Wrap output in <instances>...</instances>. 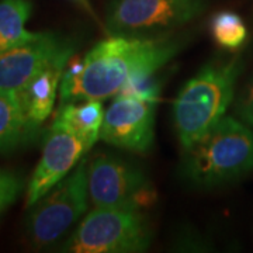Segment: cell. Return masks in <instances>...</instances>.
<instances>
[{
    "label": "cell",
    "instance_id": "1",
    "mask_svg": "<svg viewBox=\"0 0 253 253\" xmlns=\"http://www.w3.org/2000/svg\"><path fill=\"white\" fill-rule=\"evenodd\" d=\"M177 49L176 42L152 37L114 36L103 40L83 58L81 72L63 71L61 104L117 96L131 78L156 73Z\"/></svg>",
    "mask_w": 253,
    "mask_h": 253
},
{
    "label": "cell",
    "instance_id": "2",
    "mask_svg": "<svg viewBox=\"0 0 253 253\" xmlns=\"http://www.w3.org/2000/svg\"><path fill=\"white\" fill-rule=\"evenodd\" d=\"M239 71L236 59L208 63L181 87L173 101V126L183 149L225 117L234 100Z\"/></svg>",
    "mask_w": 253,
    "mask_h": 253
},
{
    "label": "cell",
    "instance_id": "3",
    "mask_svg": "<svg viewBox=\"0 0 253 253\" xmlns=\"http://www.w3.org/2000/svg\"><path fill=\"white\" fill-rule=\"evenodd\" d=\"M252 172L253 129L234 117H222L184 149L183 174L201 187L217 186Z\"/></svg>",
    "mask_w": 253,
    "mask_h": 253
},
{
    "label": "cell",
    "instance_id": "4",
    "mask_svg": "<svg viewBox=\"0 0 253 253\" xmlns=\"http://www.w3.org/2000/svg\"><path fill=\"white\" fill-rule=\"evenodd\" d=\"M151 229L138 208L93 207L71 238L63 252L136 253L151 244Z\"/></svg>",
    "mask_w": 253,
    "mask_h": 253
},
{
    "label": "cell",
    "instance_id": "5",
    "mask_svg": "<svg viewBox=\"0 0 253 253\" xmlns=\"http://www.w3.org/2000/svg\"><path fill=\"white\" fill-rule=\"evenodd\" d=\"M87 159L46 193L33 206L27 221V235L37 249L49 248L62 238L75 224L82 221L89 204Z\"/></svg>",
    "mask_w": 253,
    "mask_h": 253
},
{
    "label": "cell",
    "instance_id": "6",
    "mask_svg": "<svg viewBox=\"0 0 253 253\" xmlns=\"http://www.w3.org/2000/svg\"><path fill=\"white\" fill-rule=\"evenodd\" d=\"M89 199L93 207H146L156 200V193L135 165L116 156L97 155L87 166Z\"/></svg>",
    "mask_w": 253,
    "mask_h": 253
},
{
    "label": "cell",
    "instance_id": "7",
    "mask_svg": "<svg viewBox=\"0 0 253 253\" xmlns=\"http://www.w3.org/2000/svg\"><path fill=\"white\" fill-rule=\"evenodd\" d=\"M204 7V0H113L106 24L114 36L146 37L184 26Z\"/></svg>",
    "mask_w": 253,
    "mask_h": 253
},
{
    "label": "cell",
    "instance_id": "8",
    "mask_svg": "<svg viewBox=\"0 0 253 253\" xmlns=\"http://www.w3.org/2000/svg\"><path fill=\"white\" fill-rule=\"evenodd\" d=\"M156 101L117 94L104 111L100 138L132 152H146L154 142Z\"/></svg>",
    "mask_w": 253,
    "mask_h": 253
},
{
    "label": "cell",
    "instance_id": "9",
    "mask_svg": "<svg viewBox=\"0 0 253 253\" xmlns=\"http://www.w3.org/2000/svg\"><path fill=\"white\" fill-rule=\"evenodd\" d=\"M72 48L56 34L38 33L31 41L0 52V91L18 93L56 56Z\"/></svg>",
    "mask_w": 253,
    "mask_h": 253
},
{
    "label": "cell",
    "instance_id": "10",
    "mask_svg": "<svg viewBox=\"0 0 253 253\" xmlns=\"http://www.w3.org/2000/svg\"><path fill=\"white\" fill-rule=\"evenodd\" d=\"M87 151L89 148L81 138L65 129L51 126L41 159L28 183L27 207H33L55 184L66 177Z\"/></svg>",
    "mask_w": 253,
    "mask_h": 253
},
{
    "label": "cell",
    "instance_id": "11",
    "mask_svg": "<svg viewBox=\"0 0 253 253\" xmlns=\"http://www.w3.org/2000/svg\"><path fill=\"white\" fill-rule=\"evenodd\" d=\"M72 49L65 51L56 56L52 62L38 72L27 84L17 93L20 104L26 117L33 128H38L51 114L56 99V90L62 81V75L69 59L72 58Z\"/></svg>",
    "mask_w": 253,
    "mask_h": 253
},
{
    "label": "cell",
    "instance_id": "12",
    "mask_svg": "<svg viewBox=\"0 0 253 253\" xmlns=\"http://www.w3.org/2000/svg\"><path fill=\"white\" fill-rule=\"evenodd\" d=\"M104 110L100 100H87L79 103L61 104L52 126L71 132L90 149L100 138Z\"/></svg>",
    "mask_w": 253,
    "mask_h": 253
},
{
    "label": "cell",
    "instance_id": "13",
    "mask_svg": "<svg viewBox=\"0 0 253 253\" xmlns=\"http://www.w3.org/2000/svg\"><path fill=\"white\" fill-rule=\"evenodd\" d=\"M36 131L23 111L17 93L0 91V151L26 142Z\"/></svg>",
    "mask_w": 253,
    "mask_h": 253
},
{
    "label": "cell",
    "instance_id": "14",
    "mask_svg": "<svg viewBox=\"0 0 253 253\" xmlns=\"http://www.w3.org/2000/svg\"><path fill=\"white\" fill-rule=\"evenodd\" d=\"M30 14L28 0H0V52L36 38L38 33L26 28Z\"/></svg>",
    "mask_w": 253,
    "mask_h": 253
},
{
    "label": "cell",
    "instance_id": "15",
    "mask_svg": "<svg viewBox=\"0 0 253 253\" xmlns=\"http://www.w3.org/2000/svg\"><path fill=\"white\" fill-rule=\"evenodd\" d=\"M211 34L218 45L234 49L246 38V27L242 18L232 11H221L212 17Z\"/></svg>",
    "mask_w": 253,
    "mask_h": 253
},
{
    "label": "cell",
    "instance_id": "16",
    "mask_svg": "<svg viewBox=\"0 0 253 253\" xmlns=\"http://www.w3.org/2000/svg\"><path fill=\"white\" fill-rule=\"evenodd\" d=\"M21 187V181L14 174L0 170V211L16 201Z\"/></svg>",
    "mask_w": 253,
    "mask_h": 253
},
{
    "label": "cell",
    "instance_id": "17",
    "mask_svg": "<svg viewBox=\"0 0 253 253\" xmlns=\"http://www.w3.org/2000/svg\"><path fill=\"white\" fill-rule=\"evenodd\" d=\"M235 113L246 126L253 129V79L249 82L236 101Z\"/></svg>",
    "mask_w": 253,
    "mask_h": 253
},
{
    "label": "cell",
    "instance_id": "18",
    "mask_svg": "<svg viewBox=\"0 0 253 253\" xmlns=\"http://www.w3.org/2000/svg\"><path fill=\"white\" fill-rule=\"evenodd\" d=\"M76 1H79V3H82L83 6H86V7H89V6H87V1H86V0H76Z\"/></svg>",
    "mask_w": 253,
    "mask_h": 253
}]
</instances>
